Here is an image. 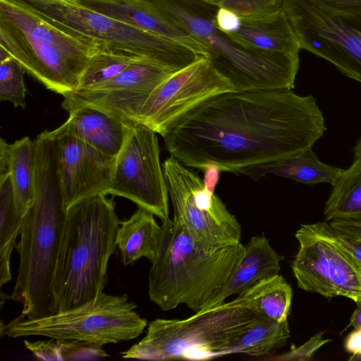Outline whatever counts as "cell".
Listing matches in <instances>:
<instances>
[{
	"label": "cell",
	"mask_w": 361,
	"mask_h": 361,
	"mask_svg": "<svg viewBox=\"0 0 361 361\" xmlns=\"http://www.w3.org/2000/svg\"><path fill=\"white\" fill-rule=\"evenodd\" d=\"M326 128L312 95L291 90L231 91L203 102L163 137L188 167L214 164L235 173L312 149Z\"/></svg>",
	"instance_id": "cell-1"
},
{
	"label": "cell",
	"mask_w": 361,
	"mask_h": 361,
	"mask_svg": "<svg viewBox=\"0 0 361 361\" xmlns=\"http://www.w3.org/2000/svg\"><path fill=\"white\" fill-rule=\"evenodd\" d=\"M35 140L34 202L23 216L18 276L11 299L23 304L18 319L47 317L58 312L55 274L67 211L61 191L57 142L48 130Z\"/></svg>",
	"instance_id": "cell-2"
},
{
	"label": "cell",
	"mask_w": 361,
	"mask_h": 361,
	"mask_svg": "<svg viewBox=\"0 0 361 361\" xmlns=\"http://www.w3.org/2000/svg\"><path fill=\"white\" fill-rule=\"evenodd\" d=\"M149 274V297L164 311L180 304L198 312L228 282L245 251L240 243L213 247L170 218L162 221Z\"/></svg>",
	"instance_id": "cell-3"
},
{
	"label": "cell",
	"mask_w": 361,
	"mask_h": 361,
	"mask_svg": "<svg viewBox=\"0 0 361 361\" xmlns=\"http://www.w3.org/2000/svg\"><path fill=\"white\" fill-rule=\"evenodd\" d=\"M115 206L113 199L98 195L67 210L55 274L58 312L92 301L103 293L121 222Z\"/></svg>",
	"instance_id": "cell-4"
},
{
	"label": "cell",
	"mask_w": 361,
	"mask_h": 361,
	"mask_svg": "<svg viewBox=\"0 0 361 361\" xmlns=\"http://www.w3.org/2000/svg\"><path fill=\"white\" fill-rule=\"evenodd\" d=\"M0 47L47 89L76 90L90 59L104 47L49 23L14 0H0Z\"/></svg>",
	"instance_id": "cell-5"
},
{
	"label": "cell",
	"mask_w": 361,
	"mask_h": 361,
	"mask_svg": "<svg viewBox=\"0 0 361 361\" xmlns=\"http://www.w3.org/2000/svg\"><path fill=\"white\" fill-rule=\"evenodd\" d=\"M188 32L205 49L215 70L234 91L291 90L299 56L244 47L216 26L217 6L200 0H147Z\"/></svg>",
	"instance_id": "cell-6"
},
{
	"label": "cell",
	"mask_w": 361,
	"mask_h": 361,
	"mask_svg": "<svg viewBox=\"0 0 361 361\" xmlns=\"http://www.w3.org/2000/svg\"><path fill=\"white\" fill-rule=\"evenodd\" d=\"M260 317L234 299L185 319H156L149 324L145 336L121 352V356L147 360H207L230 355L232 343Z\"/></svg>",
	"instance_id": "cell-7"
},
{
	"label": "cell",
	"mask_w": 361,
	"mask_h": 361,
	"mask_svg": "<svg viewBox=\"0 0 361 361\" xmlns=\"http://www.w3.org/2000/svg\"><path fill=\"white\" fill-rule=\"evenodd\" d=\"M74 36L102 44L106 51L147 59L176 71L203 57L180 42L131 26L76 0H14Z\"/></svg>",
	"instance_id": "cell-8"
},
{
	"label": "cell",
	"mask_w": 361,
	"mask_h": 361,
	"mask_svg": "<svg viewBox=\"0 0 361 361\" xmlns=\"http://www.w3.org/2000/svg\"><path fill=\"white\" fill-rule=\"evenodd\" d=\"M127 295L104 293L68 310L35 319L16 318L1 327V336H32L56 341H76L99 345L116 344L139 337L147 321L135 310Z\"/></svg>",
	"instance_id": "cell-9"
},
{
	"label": "cell",
	"mask_w": 361,
	"mask_h": 361,
	"mask_svg": "<svg viewBox=\"0 0 361 361\" xmlns=\"http://www.w3.org/2000/svg\"><path fill=\"white\" fill-rule=\"evenodd\" d=\"M305 49L361 83V12H341L312 0H280Z\"/></svg>",
	"instance_id": "cell-10"
},
{
	"label": "cell",
	"mask_w": 361,
	"mask_h": 361,
	"mask_svg": "<svg viewBox=\"0 0 361 361\" xmlns=\"http://www.w3.org/2000/svg\"><path fill=\"white\" fill-rule=\"evenodd\" d=\"M162 167L176 223L193 238L210 247L240 243L241 227L235 216L204 186L195 172L171 156Z\"/></svg>",
	"instance_id": "cell-11"
},
{
	"label": "cell",
	"mask_w": 361,
	"mask_h": 361,
	"mask_svg": "<svg viewBox=\"0 0 361 361\" xmlns=\"http://www.w3.org/2000/svg\"><path fill=\"white\" fill-rule=\"evenodd\" d=\"M108 195L127 198L159 218H169V191L157 133L137 123L116 156Z\"/></svg>",
	"instance_id": "cell-12"
},
{
	"label": "cell",
	"mask_w": 361,
	"mask_h": 361,
	"mask_svg": "<svg viewBox=\"0 0 361 361\" xmlns=\"http://www.w3.org/2000/svg\"><path fill=\"white\" fill-rule=\"evenodd\" d=\"M295 236L299 248L291 268L298 286L326 298L345 297L361 307V264L353 255L304 224Z\"/></svg>",
	"instance_id": "cell-13"
},
{
	"label": "cell",
	"mask_w": 361,
	"mask_h": 361,
	"mask_svg": "<svg viewBox=\"0 0 361 361\" xmlns=\"http://www.w3.org/2000/svg\"><path fill=\"white\" fill-rule=\"evenodd\" d=\"M234 91L230 82L203 56L176 71L149 94L134 123L162 137L184 115L217 94Z\"/></svg>",
	"instance_id": "cell-14"
},
{
	"label": "cell",
	"mask_w": 361,
	"mask_h": 361,
	"mask_svg": "<svg viewBox=\"0 0 361 361\" xmlns=\"http://www.w3.org/2000/svg\"><path fill=\"white\" fill-rule=\"evenodd\" d=\"M176 72L162 64L140 59L107 81L66 94L61 106L68 113L92 107L123 123H133L152 92Z\"/></svg>",
	"instance_id": "cell-15"
},
{
	"label": "cell",
	"mask_w": 361,
	"mask_h": 361,
	"mask_svg": "<svg viewBox=\"0 0 361 361\" xmlns=\"http://www.w3.org/2000/svg\"><path fill=\"white\" fill-rule=\"evenodd\" d=\"M55 140L58 145L61 186L66 211L89 197L107 195L116 157L105 154L71 135H63Z\"/></svg>",
	"instance_id": "cell-16"
},
{
	"label": "cell",
	"mask_w": 361,
	"mask_h": 361,
	"mask_svg": "<svg viewBox=\"0 0 361 361\" xmlns=\"http://www.w3.org/2000/svg\"><path fill=\"white\" fill-rule=\"evenodd\" d=\"M80 4L140 30L207 54L188 32L147 0H76Z\"/></svg>",
	"instance_id": "cell-17"
},
{
	"label": "cell",
	"mask_w": 361,
	"mask_h": 361,
	"mask_svg": "<svg viewBox=\"0 0 361 361\" xmlns=\"http://www.w3.org/2000/svg\"><path fill=\"white\" fill-rule=\"evenodd\" d=\"M58 128L49 131L56 139L75 137L101 152L116 157L123 146L133 123H126L92 107L76 109Z\"/></svg>",
	"instance_id": "cell-18"
},
{
	"label": "cell",
	"mask_w": 361,
	"mask_h": 361,
	"mask_svg": "<svg viewBox=\"0 0 361 361\" xmlns=\"http://www.w3.org/2000/svg\"><path fill=\"white\" fill-rule=\"evenodd\" d=\"M226 35L248 48L299 56V41L281 7L264 16H240L235 29Z\"/></svg>",
	"instance_id": "cell-19"
},
{
	"label": "cell",
	"mask_w": 361,
	"mask_h": 361,
	"mask_svg": "<svg viewBox=\"0 0 361 361\" xmlns=\"http://www.w3.org/2000/svg\"><path fill=\"white\" fill-rule=\"evenodd\" d=\"M283 259L264 235L253 236L245 246L244 253L228 282L202 310L220 305L228 297L240 294L258 281L279 274Z\"/></svg>",
	"instance_id": "cell-20"
},
{
	"label": "cell",
	"mask_w": 361,
	"mask_h": 361,
	"mask_svg": "<svg viewBox=\"0 0 361 361\" xmlns=\"http://www.w3.org/2000/svg\"><path fill=\"white\" fill-rule=\"evenodd\" d=\"M343 169L322 162L312 149L273 161L243 169L236 174H243L257 180L267 174L294 180L307 184L336 183Z\"/></svg>",
	"instance_id": "cell-21"
},
{
	"label": "cell",
	"mask_w": 361,
	"mask_h": 361,
	"mask_svg": "<svg viewBox=\"0 0 361 361\" xmlns=\"http://www.w3.org/2000/svg\"><path fill=\"white\" fill-rule=\"evenodd\" d=\"M161 229L154 215L142 207H138L128 219L121 221L116 243L122 263L125 266L133 264L141 257L152 262L157 254Z\"/></svg>",
	"instance_id": "cell-22"
},
{
	"label": "cell",
	"mask_w": 361,
	"mask_h": 361,
	"mask_svg": "<svg viewBox=\"0 0 361 361\" xmlns=\"http://www.w3.org/2000/svg\"><path fill=\"white\" fill-rule=\"evenodd\" d=\"M292 298L290 285L277 274L258 281L238 294L235 300L261 317L282 323L288 321Z\"/></svg>",
	"instance_id": "cell-23"
},
{
	"label": "cell",
	"mask_w": 361,
	"mask_h": 361,
	"mask_svg": "<svg viewBox=\"0 0 361 361\" xmlns=\"http://www.w3.org/2000/svg\"><path fill=\"white\" fill-rule=\"evenodd\" d=\"M7 173L11 180L16 208L19 214L24 216L31 207L35 194V140L26 136L10 144Z\"/></svg>",
	"instance_id": "cell-24"
},
{
	"label": "cell",
	"mask_w": 361,
	"mask_h": 361,
	"mask_svg": "<svg viewBox=\"0 0 361 361\" xmlns=\"http://www.w3.org/2000/svg\"><path fill=\"white\" fill-rule=\"evenodd\" d=\"M326 221L361 222V161L353 160L331 185L324 210Z\"/></svg>",
	"instance_id": "cell-25"
},
{
	"label": "cell",
	"mask_w": 361,
	"mask_h": 361,
	"mask_svg": "<svg viewBox=\"0 0 361 361\" xmlns=\"http://www.w3.org/2000/svg\"><path fill=\"white\" fill-rule=\"evenodd\" d=\"M23 216L16 208L8 173L0 175V286L11 280V257Z\"/></svg>",
	"instance_id": "cell-26"
},
{
	"label": "cell",
	"mask_w": 361,
	"mask_h": 361,
	"mask_svg": "<svg viewBox=\"0 0 361 361\" xmlns=\"http://www.w3.org/2000/svg\"><path fill=\"white\" fill-rule=\"evenodd\" d=\"M290 336L288 321L280 323L261 317L232 343L230 355L267 356L283 345Z\"/></svg>",
	"instance_id": "cell-27"
},
{
	"label": "cell",
	"mask_w": 361,
	"mask_h": 361,
	"mask_svg": "<svg viewBox=\"0 0 361 361\" xmlns=\"http://www.w3.org/2000/svg\"><path fill=\"white\" fill-rule=\"evenodd\" d=\"M135 56L101 51L90 60L79 82L77 90L92 87L116 76L130 63L140 59Z\"/></svg>",
	"instance_id": "cell-28"
},
{
	"label": "cell",
	"mask_w": 361,
	"mask_h": 361,
	"mask_svg": "<svg viewBox=\"0 0 361 361\" xmlns=\"http://www.w3.org/2000/svg\"><path fill=\"white\" fill-rule=\"evenodd\" d=\"M23 66L0 47V100L9 101L14 107L25 108L26 88Z\"/></svg>",
	"instance_id": "cell-29"
},
{
	"label": "cell",
	"mask_w": 361,
	"mask_h": 361,
	"mask_svg": "<svg viewBox=\"0 0 361 361\" xmlns=\"http://www.w3.org/2000/svg\"><path fill=\"white\" fill-rule=\"evenodd\" d=\"M230 9L243 17L269 15L281 8L280 0H200Z\"/></svg>",
	"instance_id": "cell-30"
},
{
	"label": "cell",
	"mask_w": 361,
	"mask_h": 361,
	"mask_svg": "<svg viewBox=\"0 0 361 361\" xmlns=\"http://www.w3.org/2000/svg\"><path fill=\"white\" fill-rule=\"evenodd\" d=\"M304 225L316 235L324 238L341 245L352 254L361 264V240L336 231L326 221Z\"/></svg>",
	"instance_id": "cell-31"
},
{
	"label": "cell",
	"mask_w": 361,
	"mask_h": 361,
	"mask_svg": "<svg viewBox=\"0 0 361 361\" xmlns=\"http://www.w3.org/2000/svg\"><path fill=\"white\" fill-rule=\"evenodd\" d=\"M58 341L63 361L92 360L109 356L102 345L76 341Z\"/></svg>",
	"instance_id": "cell-32"
},
{
	"label": "cell",
	"mask_w": 361,
	"mask_h": 361,
	"mask_svg": "<svg viewBox=\"0 0 361 361\" xmlns=\"http://www.w3.org/2000/svg\"><path fill=\"white\" fill-rule=\"evenodd\" d=\"M324 331L317 333L312 336L305 343L295 347L292 346L288 352L270 358L274 360H310L314 354L323 345L332 341L329 338H324Z\"/></svg>",
	"instance_id": "cell-33"
},
{
	"label": "cell",
	"mask_w": 361,
	"mask_h": 361,
	"mask_svg": "<svg viewBox=\"0 0 361 361\" xmlns=\"http://www.w3.org/2000/svg\"><path fill=\"white\" fill-rule=\"evenodd\" d=\"M23 343L25 348L39 360H62L58 341L49 338L31 342L25 340Z\"/></svg>",
	"instance_id": "cell-34"
},
{
	"label": "cell",
	"mask_w": 361,
	"mask_h": 361,
	"mask_svg": "<svg viewBox=\"0 0 361 361\" xmlns=\"http://www.w3.org/2000/svg\"><path fill=\"white\" fill-rule=\"evenodd\" d=\"M324 8L341 12H361V0H312Z\"/></svg>",
	"instance_id": "cell-35"
},
{
	"label": "cell",
	"mask_w": 361,
	"mask_h": 361,
	"mask_svg": "<svg viewBox=\"0 0 361 361\" xmlns=\"http://www.w3.org/2000/svg\"><path fill=\"white\" fill-rule=\"evenodd\" d=\"M327 222L336 231L361 240V222L346 220H334Z\"/></svg>",
	"instance_id": "cell-36"
},
{
	"label": "cell",
	"mask_w": 361,
	"mask_h": 361,
	"mask_svg": "<svg viewBox=\"0 0 361 361\" xmlns=\"http://www.w3.org/2000/svg\"><path fill=\"white\" fill-rule=\"evenodd\" d=\"M201 170L203 171L204 177L202 179L204 186L210 192L214 193V190L217 185L221 169L216 164H209L205 165Z\"/></svg>",
	"instance_id": "cell-37"
},
{
	"label": "cell",
	"mask_w": 361,
	"mask_h": 361,
	"mask_svg": "<svg viewBox=\"0 0 361 361\" xmlns=\"http://www.w3.org/2000/svg\"><path fill=\"white\" fill-rule=\"evenodd\" d=\"M345 349L353 356H361V329H355L346 338Z\"/></svg>",
	"instance_id": "cell-38"
},
{
	"label": "cell",
	"mask_w": 361,
	"mask_h": 361,
	"mask_svg": "<svg viewBox=\"0 0 361 361\" xmlns=\"http://www.w3.org/2000/svg\"><path fill=\"white\" fill-rule=\"evenodd\" d=\"M349 326H353L355 329H361V307H357L354 310L351 315L350 322L346 329Z\"/></svg>",
	"instance_id": "cell-39"
},
{
	"label": "cell",
	"mask_w": 361,
	"mask_h": 361,
	"mask_svg": "<svg viewBox=\"0 0 361 361\" xmlns=\"http://www.w3.org/2000/svg\"><path fill=\"white\" fill-rule=\"evenodd\" d=\"M354 160L361 161V137L357 141L353 148Z\"/></svg>",
	"instance_id": "cell-40"
}]
</instances>
